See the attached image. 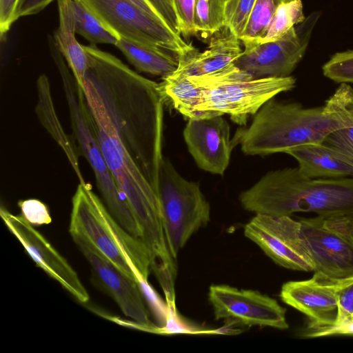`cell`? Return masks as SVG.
Returning <instances> with one entry per match:
<instances>
[{
    "mask_svg": "<svg viewBox=\"0 0 353 353\" xmlns=\"http://www.w3.org/2000/svg\"><path fill=\"white\" fill-rule=\"evenodd\" d=\"M159 199L164 234L172 256L210 220V206L199 183L183 178L170 161L163 157L159 176Z\"/></svg>",
    "mask_w": 353,
    "mask_h": 353,
    "instance_id": "cell-6",
    "label": "cell"
},
{
    "mask_svg": "<svg viewBox=\"0 0 353 353\" xmlns=\"http://www.w3.org/2000/svg\"><path fill=\"white\" fill-rule=\"evenodd\" d=\"M321 17L313 12L280 39L266 43H242L244 49L235 66L253 79L291 76L302 60L312 32Z\"/></svg>",
    "mask_w": 353,
    "mask_h": 353,
    "instance_id": "cell-9",
    "label": "cell"
},
{
    "mask_svg": "<svg viewBox=\"0 0 353 353\" xmlns=\"http://www.w3.org/2000/svg\"><path fill=\"white\" fill-rule=\"evenodd\" d=\"M48 47L61 79L73 135L79 150L93 170L103 202L127 233L140 239V229L133 212L119 191L103 158L83 91L70 72L56 43L51 42Z\"/></svg>",
    "mask_w": 353,
    "mask_h": 353,
    "instance_id": "cell-5",
    "label": "cell"
},
{
    "mask_svg": "<svg viewBox=\"0 0 353 353\" xmlns=\"http://www.w3.org/2000/svg\"><path fill=\"white\" fill-rule=\"evenodd\" d=\"M352 125L345 114L325 105L304 108L272 99L254 114L251 124L232 139L246 155L285 153L298 146L322 143L332 132Z\"/></svg>",
    "mask_w": 353,
    "mask_h": 353,
    "instance_id": "cell-3",
    "label": "cell"
},
{
    "mask_svg": "<svg viewBox=\"0 0 353 353\" xmlns=\"http://www.w3.org/2000/svg\"><path fill=\"white\" fill-rule=\"evenodd\" d=\"M305 18L301 0L283 3L277 8L261 36L256 41L250 42L261 43L280 39Z\"/></svg>",
    "mask_w": 353,
    "mask_h": 353,
    "instance_id": "cell-25",
    "label": "cell"
},
{
    "mask_svg": "<svg viewBox=\"0 0 353 353\" xmlns=\"http://www.w3.org/2000/svg\"><path fill=\"white\" fill-rule=\"evenodd\" d=\"M171 2L179 34L185 38L196 35L193 21L195 0H171Z\"/></svg>",
    "mask_w": 353,
    "mask_h": 353,
    "instance_id": "cell-31",
    "label": "cell"
},
{
    "mask_svg": "<svg viewBox=\"0 0 353 353\" xmlns=\"http://www.w3.org/2000/svg\"><path fill=\"white\" fill-rule=\"evenodd\" d=\"M154 8L159 17L170 28L179 34L177 21L171 0H147Z\"/></svg>",
    "mask_w": 353,
    "mask_h": 353,
    "instance_id": "cell-35",
    "label": "cell"
},
{
    "mask_svg": "<svg viewBox=\"0 0 353 353\" xmlns=\"http://www.w3.org/2000/svg\"><path fill=\"white\" fill-rule=\"evenodd\" d=\"M353 335V320L342 322L333 321L327 324H308L303 336L308 338L332 335Z\"/></svg>",
    "mask_w": 353,
    "mask_h": 353,
    "instance_id": "cell-33",
    "label": "cell"
},
{
    "mask_svg": "<svg viewBox=\"0 0 353 353\" xmlns=\"http://www.w3.org/2000/svg\"><path fill=\"white\" fill-rule=\"evenodd\" d=\"M255 0H228L224 4V24L239 39L241 36Z\"/></svg>",
    "mask_w": 353,
    "mask_h": 353,
    "instance_id": "cell-29",
    "label": "cell"
},
{
    "mask_svg": "<svg viewBox=\"0 0 353 353\" xmlns=\"http://www.w3.org/2000/svg\"><path fill=\"white\" fill-rule=\"evenodd\" d=\"M18 205L21 216L32 225H46L52 221L47 205L38 199L21 200Z\"/></svg>",
    "mask_w": 353,
    "mask_h": 353,
    "instance_id": "cell-32",
    "label": "cell"
},
{
    "mask_svg": "<svg viewBox=\"0 0 353 353\" xmlns=\"http://www.w3.org/2000/svg\"><path fill=\"white\" fill-rule=\"evenodd\" d=\"M228 0H221V1L225 4Z\"/></svg>",
    "mask_w": 353,
    "mask_h": 353,
    "instance_id": "cell-38",
    "label": "cell"
},
{
    "mask_svg": "<svg viewBox=\"0 0 353 353\" xmlns=\"http://www.w3.org/2000/svg\"><path fill=\"white\" fill-rule=\"evenodd\" d=\"M295 85L292 76L229 80L205 88L195 110L226 114L234 123L244 125L268 101Z\"/></svg>",
    "mask_w": 353,
    "mask_h": 353,
    "instance_id": "cell-10",
    "label": "cell"
},
{
    "mask_svg": "<svg viewBox=\"0 0 353 353\" xmlns=\"http://www.w3.org/2000/svg\"><path fill=\"white\" fill-rule=\"evenodd\" d=\"M352 283L353 277L334 278L316 271L310 279L284 283L279 296L284 303L306 315L308 324H327L335 321L339 294Z\"/></svg>",
    "mask_w": 353,
    "mask_h": 353,
    "instance_id": "cell-16",
    "label": "cell"
},
{
    "mask_svg": "<svg viewBox=\"0 0 353 353\" xmlns=\"http://www.w3.org/2000/svg\"><path fill=\"white\" fill-rule=\"evenodd\" d=\"M188 149L199 168L223 175L234 147L222 115L190 119L183 130Z\"/></svg>",
    "mask_w": 353,
    "mask_h": 353,
    "instance_id": "cell-17",
    "label": "cell"
},
{
    "mask_svg": "<svg viewBox=\"0 0 353 353\" xmlns=\"http://www.w3.org/2000/svg\"><path fill=\"white\" fill-rule=\"evenodd\" d=\"M54 0H17L14 10L15 21L20 17L36 14Z\"/></svg>",
    "mask_w": 353,
    "mask_h": 353,
    "instance_id": "cell-36",
    "label": "cell"
},
{
    "mask_svg": "<svg viewBox=\"0 0 353 353\" xmlns=\"http://www.w3.org/2000/svg\"><path fill=\"white\" fill-rule=\"evenodd\" d=\"M326 103L341 110L352 125L330 133L322 142L344 155L353 163V89L346 83L341 84Z\"/></svg>",
    "mask_w": 353,
    "mask_h": 353,
    "instance_id": "cell-24",
    "label": "cell"
},
{
    "mask_svg": "<svg viewBox=\"0 0 353 353\" xmlns=\"http://www.w3.org/2000/svg\"><path fill=\"white\" fill-rule=\"evenodd\" d=\"M119 39L163 49L179 57L194 48L158 18L126 0H79Z\"/></svg>",
    "mask_w": 353,
    "mask_h": 353,
    "instance_id": "cell-7",
    "label": "cell"
},
{
    "mask_svg": "<svg viewBox=\"0 0 353 353\" xmlns=\"http://www.w3.org/2000/svg\"><path fill=\"white\" fill-rule=\"evenodd\" d=\"M323 73L337 83H353V50L335 53L323 65Z\"/></svg>",
    "mask_w": 353,
    "mask_h": 353,
    "instance_id": "cell-30",
    "label": "cell"
},
{
    "mask_svg": "<svg viewBox=\"0 0 353 353\" xmlns=\"http://www.w3.org/2000/svg\"><path fill=\"white\" fill-rule=\"evenodd\" d=\"M239 201L245 210L270 216L353 214V177L310 179L299 168H287L266 173Z\"/></svg>",
    "mask_w": 353,
    "mask_h": 353,
    "instance_id": "cell-2",
    "label": "cell"
},
{
    "mask_svg": "<svg viewBox=\"0 0 353 353\" xmlns=\"http://www.w3.org/2000/svg\"><path fill=\"white\" fill-rule=\"evenodd\" d=\"M159 88L164 103L170 102L173 108L184 117L190 119L222 115L214 111H197L204 88L188 77L170 74L162 78Z\"/></svg>",
    "mask_w": 353,
    "mask_h": 353,
    "instance_id": "cell-22",
    "label": "cell"
},
{
    "mask_svg": "<svg viewBox=\"0 0 353 353\" xmlns=\"http://www.w3.org/2000/svg\"><path fill=\"white\" fill-rule=\"evenodd\" d=\"M59 26L54 40L81 89L85 88L88 57L77 41L73 0H57Z\"/></svg>",
    "mask_w": 353,
    "mask_h": 353,
    "instance_id": "cell-20",
    "label": "cell"
},
{
    "mask_svg": "<svg viewBox=\"0 0 353 353\" xmlns=\"http://www.w3.org/2000/svg\"><path fill=\"white\" fill-rule=\"evenodd\" d=\"M243 232L276 264L293 270L314 271L299 221L290 216L256 214Z\"/></svg>",
    "mask_w": 353,
    "mask_h": 353,
    "instance_id": "cell-11",
    "label": "cell"
},
{
    "mask_svg": "<svg viewBox=\"0 0 353 353\" xmlns=\"http://www.w3.org/2000/svg\"><path fill=\"white\" fill-rule=\"evenodd\" d=\"M194 26L202 37L213 36L225 27L224 4L221 0H195Z\"/></svg>",
    "mask_w": 353,
    "mask_h": 353,
    "instance_id": "cell-27",
    "label": "cell"
},
{
    "mask_svg": "<svg viewBox=\"0 0 353 353\" xmlns=\"http://www.w3.org/2000/svg\"><path fill=\"white\" fill-rule=\"evenodd\" d=\"M85 79L97 90L124 147L157 193L163 160V97L159 83L95 45L83 46Z\"/></svg>",
    "mask_w": 353,
    "mask_h": 353,
    "instance_id": "cell-1",
    "label": "cell"
},
{
    "mask_svg": "<svg viewBox=\"0 0 353 353\" xmlns=\"http://www.w3.org/2000/svg\"><path fill=\"white\" fill-rule=\"evenodd\" d=\"M0 215L10 232L19 240L37 266L56 280L79 302L87 303L89 294L77 273L52 245L21 215L1 205Z\"/></svg>",
    "mask_w": 353,
    "mask_h": 353,
    "instance_id": "cell-15",
    "label": "cell"
},
{
    "mask_svg": "<svg viewBox=\"0 0 353 353\" xmlns=\"http://www.w3.org/2000/svg\"><path fill=\"white\" fill-rule=\"evenodd\" d=\"M76 19V33L92 45L97 43L115 45L118 39L112 32L79 0H73Z\"/></svg>",
    "mask_w": 353,
    "mask_h": 353,
    "instance_id": "cell-26",
    "label": "cell"
},
{
    "mask_svg": "<svg viewBox=\"0 0 353 353\" xmlns=\"http://www.w3.org/2000/svg\"><path fill=\"white\" fill-rule=\"evenodd\" d=\"M240 39L227 27L214 34L203 52L194 48L178 57V67L172 74L181 77L214 74L229 69L241 54Z\"/></svg>",
    "mask_w": 353,
    "mask_h": 353,
    "instance_id": "cell-18",
    "label": "cell"
},
{
    "mask_svg": "<svg viewBox=\"0 0 353 353\" xmlns=\"http://www.w3.org/2000/svg\"><path fill=\"white\" fill-rule=\"evenodd\" d=\"M285 153L298 161L300 171L308 178L353 177V163L341 153L323 143L298 146Z\"/></svg>",
    "mask_w": 353,
    "mask_h": 353,
    "instance_id": "cell-19",
    "label": "cell"
},
{
    "mask_svg": "<svg viewBox=\"0 0 353 353\" xmlns=\"http://www.w3.org/2000/svg\"><path fill=\"white\" fill-rule=\"evenodd\" d=\"M315 270L334 278L353 277V214L299 220Z\"/></svg>",
    "mask_w": 353,
    "mask_h": 353,
    "instance_id": "cell-8",
    "label": "cell"
},
{
    "mask_svg": "<svg viewBox=\"0 0 353 353\" xmlns=\"http://www.w3.org/2000/svg\"><path fill=\"white\" fill-rule=\"evenodd\" d=\"M83 93L103 158L133 212L141 239L148 247H159L165 242V234L157 193L124 147L97 90L88 79Z\"/></svg>",
    "mask_w": 353,
    "mask_h": 353,
    "instance_id": "cell-4",
    "label": "cell"
},
{
    "mask_svg": "<svg viewBox=\"0 0 353 353\" xmlns=\"http://www.w3.org/2000/svg\"><path fill=\"white\" fill-rule=\"evenodd\" d=\"M114 46L139 72L164 78L178 67V57L171 52L123 39H118Z\"/></svg>",
    "mask_w": 353,
    "mask_h": 353,
    "instance_id": "cell-23",
    "label": "cell"
},
{
    "mask_svg": "<svg viewBox=\"0 0 353 353\" xmlns=\"http://www.w3.org/2000/svg\"><path fill=\"white\" fill-rule=\"evenodd\" d=\"M116 222L90 185L79 183L72 199L70 234L83 237L125 274L135 279L117 242Z\"/></svg>",
    "mask_w": 353,
    "mask_h": 353,
    "instance_id": "cell-12",
    "label": "cell"
},
{
    "mask_svg": "<svg viewBox=\"0 0 353 353\" xmlns=\"http://www.w3.org/2000/svg\"><path fill=\"white\" fill-rule=\"evenodd\" d=\"M38 101L36 114L54 140L65 152L80 183H85L79 165L78 157L71 140L65 133L57 116L48 77L41 74L37 81Z\"/></svg>",
    "mask_w": 353,
    "mask_h": 353,
    "instance_id": "cell-21",
    "label": "cell"
},
{
    "mask_svg": "<svg viewBox=\"0 0 353 353\" xmlns=\"http://www.w3.org/2000/svg\"><path fill=\"white\" fill-rule=\"evenodd\" d=\"M353 320V283L343 289L338 299L336 322Z\"/></svg>",
    "mask_w": 353,
    "mask_h": 353,
    "instance_id": "cell-34",
    "label": "cell"
},
{
    "mask_svg": "<svg viewBox=\"0 0 353 353\" xmlns=\"http://www.w3.org/2000/svg\"><path fill=\"white\" fill-rule=\"evenodd\" d=\"M17 0H0V33L1 40L15 22L14 10Z\"/></svg>",
    "mask_w": 353,
    "mask_h": 353,
    "instance_id": "cell-37",
    "label": "cell"
},
{
    "mask_svg": "<svg viewBox=\"0 0 353 353\" xmlns=\"http://www.w3.org/2000/svg\"><path fill=\"white\" fill-rule=\"evenodd\" d=\"M292 0H255L246 26L240 37L241 43L256 41L263 33L277 8Z\"/></svg>",
    "mask_w": 353,
    "mask_h": 353,
    "instance_id": "cell-28",
    "label": "cell"
},
{
    "mask_svg": "<svg viewBox=\"0 0 353 353\" xmlns=\"http://www.w3.org/2000/svg\"><path fill=\"white\" fill-rule=\"evenodd\" d=\"M208 299L216 320L226 319L243 326L288 328L286 310L278 302L258 291L239 290L227 285L210 287Z\"/></svg>",
    "mask_w": 353,
    "mask_h": 353,
    "instance_id": "cell-14",
    "label": "cell"
},
{
    "mask_svg": "<svg viewBox=\"0 0 353 353\" xmlns=\"http://www.w3.org/2000/svg\"><path fill=\"white\" fill-rule=\"evenodd\" d=\"M71 236L89 263L94 283L116 302L126 316L135 321L137 329L155 333L157 327L149 319L145 301L137 281L83 237Z\"/></svg>",
    "mask_w": 353,
    "mask_h": 353,
    "instance_id": "cell-13",
    "label": "cell"
}]
</instances>
